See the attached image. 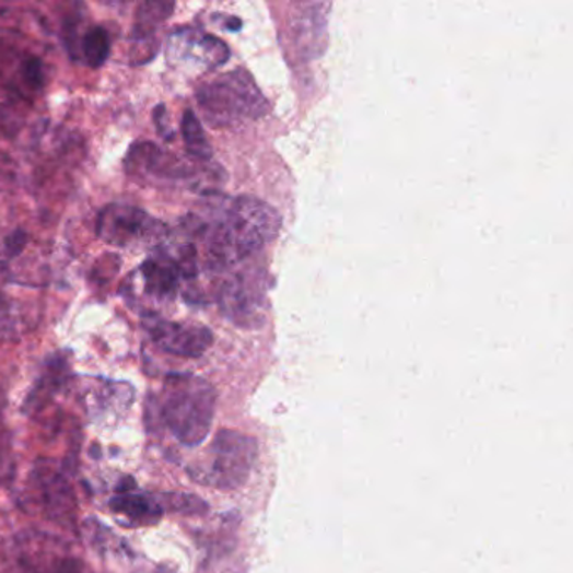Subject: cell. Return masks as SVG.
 I'll use <instances>...</instances> for the list:
<instances>
[{
	"instance_id": "ac0fdd59",
	"label": "cell",
	"mask_w": 573,
	"mask_h": 573,
	"mask_svg": "<svg viewBox=\"0 0 573 573\" xmlns=\"http://www.w3.org/2000/svg\"><path fill=\"white\" fill-rule=\"evenodd\" d=\"M26 573H83L81 562L71 556L44 557L43 559H24Z\"/></svg>"
},
{
	"instance_id": "44dd1931",
	"label": "cell",
	"mask_w": 573,
	"mask_h": 573,
	"mask_svg": "<svg viewBox=\"0 0 573 573\" xmlns=\"http://www.w3.org/2000/svg\"><path fill=\"white\" fill-rule=\"evenodd\" d=\"M27 241H30V234L24 229H15L5 237L4 241V253L8 258H17L22 250L26 249Z\"/></svg>"
},
{
	"instance_id": "52a82bcc",
	"label": "cell",
	"mask_w": 573,
	"mask_h": 573,
	"mask_svg": "<svg viewBox=\"0 0 573 573\" xmlns=\"http://www.w3.org/2000/svg\"><path fill=\"white\" fill-rule=\"evenodd\" d=\"M219 306L222 315L237 327H262L268 308L265 283L261 278L250 272L234 274L222 284Z\"/></svg>"
},
{
	"instance_id": "7402d4cb",
	"label": "cell",
	"mask_w": 573,
	"mask_h": 573,
	"mask_svg": "<svg viewBox=\"0 0 573 573\" xmlns=\"http://www.w3.org/2000/svg\"><path fill=\"white\" fill-rule=\"evenodd\" d=\"M153 121H155L160 137L165 142H172L174 140V130H172L171 124H168V113L164 105H159L153 109Z\"/></svg>"
},
{
	"instance_id": "7a4b0ae2",
	"label": "cell",
	"mask_w": 573,
	"mask_h": 573,
	"mask_svg": "<svg viewBox=\"0 0 573 573\" xmlns=\"http://www.w3.org/2000/svg\"><path fill=\"white\" fill-rule=\"evenodd\" d=\"M150 416L182 446L197 447L208 440L214 422L218 394L202 377L171 374L149 399Z\"/></svg>"
},
{
	"instance_id": "d6986e66",
	"label": "cell",
	"mask_w": 573,
	"mask_h": 573,
	"mask_svg": "<svg viewBox=\"0 0 573 573\" xmlns=\"http://www.w3.org/2000/svg\"><path fill=\"white\" fill-rule=\"evenodd\" d=\"M17 81L31 93L43 90L44 81H46L43 61L37 56H26L22 59L17 66Z\"/></svg>"
},
{
	"instance_id": "ffe728a7",
	"label": "cell",
	"mask_w": 573,
	"mask_h": 573,
	"mask_svg": "<svg viewBox=\"0 0 573 573\" xmlns=\"http://www.w3.org/2000/svg\"><path fill=\"white\" fill-rule=\"evenodd\" d=\"M14 469V446H12L11 431H9L4 414L0 410V487L11 481Z\"/></svg>"
},
{
	"instance_id": "8992f818",
	"label": "cell",
	"mask_w": 573,
	"mask_h": 573,
	"mask_svg": "<svg viewBox=\"0 0 573 573\" xmlns=\"http://www.w3.org/2000/svg\"><path fill=\"white\" fill-rule=\"evenodd\" d=\"M96 236L109 246L162 244L168 236L164 222L130 203H108L96 219Z\"/></svg>"
},
{
	"instance_id": "9c48e42d",
	"label": "cell",
	"mask_w": 573,
	"mask_h": 573,
	"mask_svg": "<svg viewBox=\"0 0 573 573\" xmlns=\"http://www.w3.org/2000/svg\"><path fill=\"white\" fill-rule=\"evenodd\" d=\"M143 327L162 352L184 359H199L214 341V335L203 325L168 321L160 315L145 316Z\"/></svg>"
},
{
	"instance_id": "5b68a950",
	"label": "cell",
	"mask_w": 573,
	"mask_h": 573,
	"mask_svg": "<svg viewBox=\"0 0 573 573\" xmlns=\"http://www.w3.org/2000/svg\"><path fill=\"white\" fill-rule=\"evenodd\" d=\"M180 280V272L174 259L168 256L164 246H159L155 255L150 256L137 271L131 272L127 283L121 288V293L133 308H142L140 309L142 313L145 309V303L149 302L150 308L147 316H152L156 315V305H165L177 296Z\"/></svg>"
},
{
	"instance_id": "9a60e30c",
	"label": "cell",
	"mask_w": 573,
	"mask_h": 573,
	"mask_svg": "<svg viewBox=\"0 0 573 573\" xmlns=\"http://www.w3.org/2000/svg\"><path fill=\"white\" fill-rule=\"evenodd\" d=\"M324 8L321 4L305 5V12L300 15L297 21L296 34L297 43L302 46V51L306 55L319 56L325 48V12H319Z\"/></svg>"
},
{
	"instance_id": "3957f363",
	"label": "cell",
	"mask_w": 573,
	"mask_h": 573,
	"mask_svg": "<svg viewBox=\"0 0 573 573\" xmlns=\"http://www.w3.org/2000/svg\"><path fill=\"white\" fill-rule=\"evenodd\" d=\"M196 98L206 118L215 127L256 120L268 112V102L246 70L229 71L200 84Z\"/></svg>"
},
{
	"instance_id": "5bb4252c",
	"label": "cell",
	"mask_w": 573,
	"mask_h": 573,
	"mask_svg": "<svg viewBox=\"0 0 573 573\" xmlns=\"http://www.w3.org/2000/svg\"><path fill=\"white\" fill-rule=\"evenodd\" d=\"M174 2H155V0L142 2L135 11L131 40L137 44L155 40L156 31L174 14Z\"/></svg>"
},
{
	"instance_id": "7c38bea8",
	"label": "cell",
	"mask_w": 573,
	"mask_h": 573,
	"mask_svg": "<svg viewBox=\"0 0 573 573\" xmlns=\"http://www.w3.org/2000/svg\"><path fill=\"white\" fill-rule=\"evenodd\" d=\"M108 508L124 518L125 526H152L164 518L165 504L162 494L139 491L133 479H121L115 494L109 498Z\"/></svg>"
},
{
	"instance_id": "277c9868",
	"label": "cell",
	"mask_w": 573,
	"mask_h": 573,
	"mask_svg": "<svg viewBox=\"0 0 573 573\" xmlns=\"http://www.w3.org/2000/svg\"><path fill=\"white\" fill-rule=\"evenodd\" d=\"M258 459V443L243 432L219 431L209 447L208 461L189 469L197 483L221 491L239 490L246 484Z\"/></svg>"
},
{
	"instance_id": "30bf717a",
	"label": "cell",
	"mask_w": 573,
	"mask_h": 573,
	"mask_svg": "<svg viewBox=\"0 0 573 573\" xmlns=\"http://www.w3.org/2000/svg\"><path fill=\"white\" fill-rule=\"evenodd\" d=\"M127 175L140 182H171L192 177V165L152 142L133 143L124 159Z\"/></svg>"
},
{
	"instance_id": "2e32d148",
	"label": "cell",
	"mask_w": 573,
	"mask_h": 573,
	"mask_svg": "<svg viewBox=\"0 0 573 573\" xmlns=\"http://www.w3.org/2000/svg\"><path fill=\"white\" fill-rule=\"evenodd\" d=\"M180 131L190 156L200 160V162H209L212 159L211 143H209L202 124H200L194 109H186L182 115Z\"/></svg>"
},
{
	"instance_id": "ba28073f",
	"label": "cell",
	"mask_w": 573,
	"mask_h": 573,
	"mask_svg": "<svg viewBox=\"0 0 573 573\" xmlns=\"http://www.w3.org/2000/svg\"><path fill=\"white\" fill-rule=\"evenodd\" d=\"M168 61L192 70H215L231 58L224 40L194 27H180L168 37Z\"/></svg>"
},
{
	"instance_id": "8fae6325",
	"label": "cell",
	"mask_w": 573,
	"mask_h": 573,
	"mask_svg": "<svg viewBox=\"0 0 573 573\" xmlns=\"http://www.w3.org/2000/svg\"><path fill=\"white\" fill-rule=\"evenodd\" d=\"M33 479L44 513L59 525L74 526L77 500L68 478L51 463L43 461L34 469Z\"/></svg>"
},
{
	"instance_id": "6da1fadb",
	"label": "cell",
	"mask_w": 573,
	"mask_h": 573,
	"mask_svg": "<svg viewBox=\"0 0 573 573\" xmlns=\"http://www.w3.org/2000/svg\"><path fill=\"white\" fill-rule=\"evenodd\" d=\"M186 229L206 244V265L221 271L256 255L277 239L281 218L265 200L241 196L222 203L214 221L206 222L190 215L186 219Z\"/></svg>"
},
{
	"instance_id": "e0dca14e",
	"label": "cell",
	"mask_w": 573,
	"mask_h": 573,
	"mask_svg": "<svg viewBox=\"0 0 573 573\" xmlns=\"http://www.w3.org/2000/svg\"><path fill=\"white\" fill-rule=\"evenodd\" d=\"M112 52V37L102 26L91 27L81 39V55L91 68H102Z\"/></svg>"
},
{
	"instance_id": "4fadbf2b",
	"label": "cell",
	"mask_w": 573,
	"mask_h": 573,
	"mask_svg": "<svg viewBox=\"0 0 573 573\" xmlns=\"http://www.w3.org/2000/svg\"><path fill=\"white\" fill-rule=\"evenodd\" d=\"M70 377L71 366L68 356L55 353L44 363L43 374L37 378L36 385L24 404V412L30 416L43 412L55 399L56 394L70 382Z\"/></svg>"
}]
</instances>
